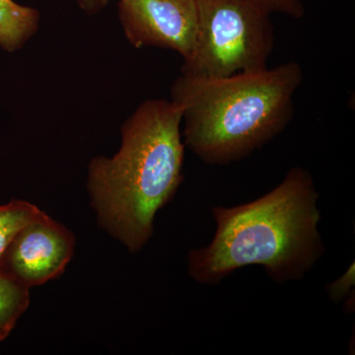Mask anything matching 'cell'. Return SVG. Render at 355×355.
I'll return each mask as SVG.
<instances>
[{"instance_id": "cell-5", "label": "cell", "mask_w": 355, "mask_h": 355, "mask_svg": "<svg viewBox=\"0 0 355 355\" xmlns=\"http://www.w3.org/2000/svg\"><path fill=\"white\" fill-rule=\"evenodd\" d=\"M76 239L71 231L42 212L16 235L0 260V273L31 288L57 279L69 265Z\"/></svg>"}, {"instance_id": "cell-8", "label": "cell", "mask_w": 355, "mask_h": 355, "mask_svg": "<svg viewBox=\"0 0 355 355\" xmlns=\"http://www.w3.org/2000/svg\"><path fill=\"white\" fill-rule=\"evenodd\" d=\"M29 303V288L0 273V342L10 335Z\"/></svg>"}, {"instance_id": "cell-2", "label": "cell", "mask_w": 355, "mask_h": 355, "mask_svg": "<svg viewBox=\"0 0 355 355\" xmlns=\"http://www.w3.org/2000/svg\"><path fill=\"white\" fill-rule=\"evenodd\" d=\"M182 108L153 99L140 104L121 127L114 157H96L87 187L102 227L132 253L146 246L156 214L184 181Z\"/></svg>"}, {"instance_id": "cell-1", "label": "cell", "mask_w": 355, "mask_h": 355, "mask_svg": "<svg viewBox=\"0 0 355 355\" xmlns=\"http://www.w3.org/2000/svg\"><path fill=\"white\" fill-rule=\"evenodd\" d=\"M318 200L310 173L294 167L258 200L214 207L216 235L209 246L191 250L189 275L216 286L239 268L261 266L277 284L302 279L324 252Z\"/></svg>"}, {"instance_id": "cell-10", "label": "cell", "mask_w": 355, "mask_h": 355, "mask_svg": "<svg viewBox=\"0 0 355 355\" xmlns=\"http://www.w3.org/2000/svg\"><path fill=\"white\" fill-rule=\"evenodd\" d=\"M270 14L279 13L301 19L305 15L303 0H253Z\"/></svg>"}, {"instance_id": "cell-3", "label": "cell", "mask_w": 355, "mask_h": 355, "mask_svg": "<svg viewBox=\"0 0 355 355\" xmlns=\"http://www.w3.org/2000/svg\"><path fill=\"white\" fill-rule=\"evenodd\" d=\"M303 78L296 62L224 78L180 74L171 101L182 108L184 146L209 165L247 158L291 123Z\"/></svg>"}, {"instance_id": "cell-7", "label": "cell", "mask_w": 355, "mask_h": 355, "mask_svg": "<svg viewBox=\"0 0 355 355\" xmlns=\"http://www.w3.org/2000/svg\"><path fill=\"white\" fill-rule=\"evenodd\" d=\"M41 14L36 8L14 0H0V49L21 50L38 31Z\"/></svg>"}, {"instance_id": "cell-6", "label": "cell", "mask_w": 355, "mask_h": 355, "mask_svg": "<svg viewBox=\"0 0 355 355\" xmlns=\"http://www.w3.org/2000/svg\"><path fill=\"white\" fill-rule=\"evenodd\" d=\"M119 19L135 48L176 51L183 60L197 38L198 0H118Z\"/></svg>"}, {"instance_id": "cell-4", "label": "cell", "mask_w": 355, "mask_h": 355, "mask_svg": "<svg viewBox=\"0 0 355 355\" xmlns=\"http://www.w3.org/2000/svg\"><path fill=\"white\" fill-rule=\"evenodd\" d=\"M270 15L253 0H198L197 38L182 76L224 78L268 69L275 41Z\"/></svg>"}, {"instance_id": "cell-11", "label": "cell", "mask_w": 355, "mask_h": 355, "mask_svg": "<svg viewBox=\"0 0 355 355\" xmlns=\"http://www.w3.org/2000/svg\"><path fill=\"white\" fill-rule=\"evenodd\" d=\"M354 286V266H352L349 270L343 275L340 279L336 280L333 284H329L327 291L329 296L336 304L347 297V294L352 291V286Z\"/></svg>"}, {"instance_id": "cell-12", "label": "cell", "mask_w": 355, "mask_h": 355, "mask_svg": "<svg viewBox=\"0 0 355 355\" xmlns=\"http://www.w3.org/2000/svg\"><path fill=\"white\" fill-rule=\"evenodd\" d=\"M77 6L88 15L101 12L109 6L112 0H76Z\"/></svg>"}, {"instance_id": "cell-9", "label": "cell", "mask_w": 355, "mask_h": 355, "mask_svg": "<svg viewBox=\"0 0 355 355\" xmlns=\"http://www.w3.org/2000/svg\"><path fill=\"white\" fill-rule=\"evenodd\" d=\"M42 212L36 205L24 200H12L0 205V260L21 229Z\"/></svg>"}]
</instances>
